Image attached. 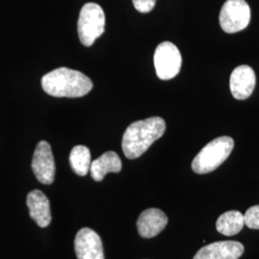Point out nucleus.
Returning <instances> with one entry per match:
<instances>
[{
  "label": "nucleus",
  "mask_w": 259,
  "mask_h": 259,
  "mask_svg": "<svg viewBox=\"0 0 259 259\" xmlns=\"http://www.w3.org/2000/svg\"><path fill=\"white\" fill-rule=\"evenodd\" d=\"M165 130V121L157 116L132 123L122 139L124 155L129 159L142 156L156 140L163 136Z\"/></svg>",
  "instance_id": "f257e3e1"
},
{
  "label": "nucleus",
  "mask_w": 259,
  "mask_h": 259,
  "mask_svg": "<svg viewBox=\"0 0 259 259\" xmlns=\"http://www.w3.org/2000/svg\"><path fill=\"white\" fill-rule=\"evenodd\" d=\"M41 85L51 96L67 98L84 96L93 88V82L88 76L67 67H60L45 75Z\"/></svg>",
  "instance_id": "f03ea898"
},
{
  "label": "nucleus",
  "mask_w": 259,
  "mask_h": 259,
  "mask_svg": "<svg viewBox=\"0 0 259 259\" xmlns=\"http://www.w3.org/2000/svg\"><path fill=\"white\" fill-rule=\"evenodd\" d=\"M234 141L230 137L213 139L202 149L192 161V169L197 174H207L217 169L230 157Z\"/></svg>",
  "instance_id": "7ed1b4c3"
},
{
  "label": "nucleus",
  "mask_w": 259,
  "mask_h": 259,
  "mask_svg": "<svg viewBox=\"0 0 259 259\" xmlns=\"http://www.w3.org/2000/svg\"><path fill=\"white\" fill-rule=\"evenodd\" d=\"M106 18L101 6L96 3H87L81 9L78 19V35L84 47H92L94 41L105 32Z\"/></svg>",
  "instance_id": "20e7f679"
},
{
  "label": "nucleus",
  "mask_w": 259,
  "mask_h": 259,
  "mask_svg": "<svg viewBox=\"0 0 259 259\" xmlns=\"http://www.w3.org/2000/svg\"><path fill=\"white\" fill-rule=\"evenodd\" d=\"M250 20V6L245 0H227L220 12L219 22L228 34L240 32L248 27Z\"/></svg>",
  "instance_id": "39448f33"
},
{
  "label": "nucleus",
  "mask_w": 259,
  "mask_h": 259,
  "mask_svg": "<svg viewBox=\"0 0 259 259\" xmlns=\"http://www.w3.org/2000/svg\"><path fill=\"white\" fill-rule=\"evenodd\" d=\"M154 64L160 80L175 78L182 67V55L179 48L170 41L161 42L155 51Z\"/></svg>",
  "instance_id": "423d86ee"
},
{
  "label": "nucleus",
  "mask_w": 259,
  "mask_h": 259,
  "mask_svg": "<svg viewBox=\"0 0 259 259\" xmlns=\"http://www.w3.org/2000/svg\"><path fill=\"white\" fill-rule=\"evenodd\" d=\"M32 170L37 181L44 185H51L55 178V161L49 143L38 142L32 159Z\"/></svg>",
  "instance_id": "0eeeda50"
},
{
  "label": "nucleus",
  "mask_w": 259,
  "mask_h": 259,
  "mask_svg": "<svg viewBox=\"0 0 259 259\" xmlns=\"http://www.w3.org/2000/svg\"><path fill=\"white\" fill-rule=\"evenodd\" d=\"M74 248L78 259H105L100 236L89 228H83L75 236Z\"/></svg>",
  "instance_id": "6e6552de"
},
{
  "label": "nucleus",
  "mask_w": 259,
  "mask_h": 259,
  "mask_svg": "<svg viewBox=\"0 0 259 259\" xmlns=\"http://www.w3.org/2000/svg\"><path fill=\"white\" fill-rule=\"evenodd\" d=\"M244 246L237 241H220L208 244L197 251L193 259H239Z\"/></svg>",
  "instance_id": "1a4fd4ad"
},
{
  "label": "nucleus",
  "mask_w": 259,
  "mask_h": 259,
  "mask_svg": "<svg viewBox=\"0 0 259 259\" xmlns=\"http://www.w3.org/2000/svg\"><path fill=\"white\" fill-rule=\"evenodd\" d=\"M255 73L249 65L237 66L231 75L230 88L232 96L237 100L249 98L255 87Z\"/></svg>",
  "instance_id": "9d476101"
},
{
  "label": "nucleus",
  "mask_w": 259,
  "mask_h": 259,
  "mask_svg": "<svg viewBox=\"0 0 259 259\" xmlns=\"http://www.w3.org/2000/svg\"><path fill=\"white\" fill-rule=\"evenodd\" d=\"M167 223L165 213L157 208H149L139 215L137 226L141 237L152 238L165 229Z\"/></svg>",
  "instance_id": "9b49d317"
},
{
  "label": "nucleus",
  "mask_w": 259,
  "mask_h": 259,
  "mask_svg": "<svg viewBox=\"0 0 259 259\" xmlns=\"http://www.w3.org/2000/svg\"><path fill=\"white\" fill-rule=\"evenodd\" d=\"M30 217L38 227L47 228L51 222L50 204L47 196L40 190H33L27 196Z\"/></svg>",
  "instance_id": "f8f14e48"
},
{
  "label": "nucleus",
  "mask_w": 259,
  "mask_h": 259,
  "mask_svg": "<svg viewBox=\"0 0 259 259\" xmlns=\"http://www.w3.org/2000/svg\"><path fill=\"white\" fill-rule=\"evenodd\" d=\"M122 169V162L118 155L112 151L106 152L101 157L93 160L91 164V174L95 182H101L105 176L112 172L119 173Z\"/></svg>",
  "instance_id": "ddd939ff"
},
{
  "label": "nucleus",
  "mask_w": 259,
  "mask_h": 259,
  "mask_svg": "<svg viewBox=\"0 0 259 259\" xmlns=\"http://www.w3.org/2000/svg\"><path fill=\"white\" fill-rule=\"evenodd\" d=\"M244 225V214L237 210H231L223 213L218 218L216 229L223 235L232 236L239 233Z\"/></svg>",
  "instance_id": "4468645a"
},
{
  "label": "nucleus",
  "mask_w": 259,
  "mask_h": 259,
  "mask_svg": "<svg viewBox=\"0 0 259 259\" xmlns=\"http://www.w3.org/2000/svg\"><path fill=\"white\" fill-rule=\"evenodd\" d=\"M69 162L72 170L79 176H85L91 170L92 157L90 149L83 145L75 146L71 150Z\"/></svg>",
  "instance_id": "2eb2a0df"
},
{
  "label": "nucleus",
  "mask_w": 259,
  "mask_h": 259,
  "mask_svg": "<svg viewBox=\"0 0 259 259\" xmlns=\"http://www.w3.org/2000/svg\"><path fill=\"white\" fill-rule=\"evenodd\" d=\"M245 225L251 230H259V204L250 207L244 214Z\"/></svg>",
  "instance_id": "dca6fc26"
},
{
  "label": "nucleus",
  "mask_w": 259,
  "mask_h": 259,
  "mask_svg": "<svg viewBox=\"0 0 259 259\" xmlns=\"http://www.w3.org/2000/svg\"><path fill=\"white\" fill-rule=\"evenodd\" d=\"M157 0H133L135 8L139 11V13H150L155 8Z\"/></svg>",
  "instance_id": "f3484780"
}]
</instances>
